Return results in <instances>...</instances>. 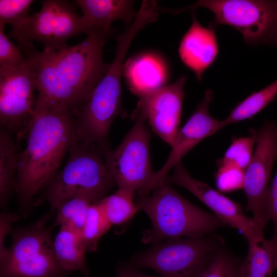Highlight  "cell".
Masks as SVG:
<instances>
[{
	"instance_id": "6da1fadb",
	"label": "cell",
	"mask_w": 277,
	"mask_h": 277,
	"mask_svg": "<svg viewBox=\"0 0 277 277\" xmlns=\"http://www.w3.org/2000/svg\"><path fill=\"white\" fill-rule=\"evenodd\" d=\"M74 126V116L65 108H54L34 117L26 146L18 155L15 192L22 215H27L35 196L58 172L75 140Z\"/></svg>"
},
{
	"instance_id": "7a4b0ae2",
	"label": "cell",
	"mask_w": 277,
	"mask_h": 277,
	"mask_svg": "<svg viewBox=\"0 0 277 277\" xmlns=\"http://www.w3.org/2000/svg\"><path fill=\"white\" fill-rule=\"evenodd\" d=\"M167 180L145 193H136L134 201L147 214L152 227L143 234V242L155 244L183 238H200L227 226L214 213L193 205L180 195Z\"/></svg>"
},
{
	"instance_id": "3957f363",
	"label": "cell",
	"mask_w": 277,
	"mask_h": 277,
	"mask_svg": "<svg viewBox=\"0 0 277 277\" xmlns=\"http://www.w3.org/2000/svg\"><path fill=\"white\" fill-rule=\"evenodd\" d=\"M105 151L87 143L74 141L64 167L46 188L44 200L52 216L58 207L73 197L85 195L96 203L107 196L115 186L106 165Z\"/></svg>"
},
{
	"instance_id": "277c9868",
	"label": "cell",
	"mask_w": 277,
	"mask_h": 277,
	"mask_svg": "<svg viewBox=\"0 0 277 277\" xmlns=\"http://www.w3.org/2000/svg\"><path fill=\"white\" fill-rule=\"evenodd\" d=\"M129 48L124 42L117 44L109 70L80 108L74 117L75 141L95 145L105 151L111 149L108 135L112 124L117 116H125L121 78Z\"/></svg>"
},
{
	"instance_id": "5b68a950",
	"label": "cell",
	"mask_w": 277,
	"mask_h": 277,
	"mask_svg": "<svg viewBox=\"0 0 277 277\" xmlns=\"http://www.w3.org/2000/svg\"><path fill=\"white\" fill-rule=\"evenodd\" d=\"M224 245V239L215 233L170 239L135 254L127 265L153 269L162 277H199Z\"/></svg>"
},
{
	"instance_id": "8992f818",
	"label": "cell",
	"mask_w": 277,
	"mask_h": 277,
	"mask_svg": "<svg viewBox=\"0 0 277 277\" xmlns=\"http://www.w3.org/2000/svg\"><path fill=\"white\" fill-rule=\"evenodd\" d=\"M45 214L31 225L12 229V243L0 258V277H62Z\"/></svg>"
},
{
	"instance_id": "52a82bcc",
	"label": "cell",
	"mask_w": 277,
	"mask_h": 277,
	"mask_svg": "<svg viewBox=\"0 0 277 277\" xmlns=\"http://www.w3.org/2000/svg\"><path fill=\"white\" fill-rule=\"evenodd\" d=\"M94 30L70 2L45 0L38 12L12 25L7 36L19 41L22 46L39 42L44 47L43 51L53 52L69 47L66 42L71 37L81 33L87 35Z\"/></svg>"
},
{
	"instance_id": "ba28073f",
	"label": "cell",
	"mask_w": 277,
	"mask_h": 277,
	"mask_svg": "<svg viewBox=\"0 0 277 277\" xmlns=\"http://www.w3.org/2000/svg\"><path fill=\"white\" fill-rule=\"evenodd\" d=\"M198 8H206L214 14L209 28L215 30L220 25H229L239 31L250 45L267 44L277 24V1L200 0L183 8H164L163 11L178 14Z\"/></svg>"
},
{
	"instance_id": "9c48e42d",
	"label": "cell",
	"mask_w": 277,
	"mask_h": 277,
	"mask_svg": "<svg viewBox=\"0 0 277 277\" xmlns=\"http://www.w3.org/2000/svg\"><path fill=\"white\" fill-rule=\"evenodd\" d=\"M132 127L114 150L105 152L107 168L118 189L135 194L146 190L155 175L152 168L151 133L145 120L132 112Z\"/></svg>"
},
{
	"instance_id": "30bf717a",
	"label": "cell",
	"mask_w": 277,
	"mask_h": 277,
	"mask_svg": "<svg viewBox=\"0 0 277 277\" xmlns=\"http://www.w3.org/2000/svg\"><path fill=\"white\" fill-rule=\"evenodd\" d=\"M108 36L104 32L95 30L73 46L53 52L43 51L81 105L111 65L105 63L103 59V47Z\"/></svg>"
},
{
	"instance_id": "8fae6325",
	"label": "cell",
	"mask_w": 277,
	"mask_h": 277,
	"mask_svg": "<svg viewBox=\"0 0 277 277\" xmlns=\"http://www.w3.org/2000/svg\"><path fill=\"white\" fill-rule=\"evenodd\" d=\"M23 66L0 69V124L15 138L17 146L25 138L34 117L36 75L32 60Z\"/></svg>"
},
{
	"instance_id": "7c38bea8",
	"label": "cell",
	"mask_w": 277,
	"mask_h": 277,
	"mask_svg": "<svg viewBox=\"0 0 277 277\" xmlns=\"http://www.w3.org/2000/svg\"><path fill=\"white\" fill-rule=\"evenodd\" d=\"M256 147L244 171L243 188L247 210L251 212L258 235H264L269 220L266 211V197L274 163L277 160V121H266L253 132Z\"/></svg>"
},
{
	"instance_id": "4fadbf2b",
	"label": "cell",
	"mask_w": 277,
	"mask_h": 277,
	"mask_svg": "<svg viewBox=\"0 0 277 277\" xmlns=\"http://www.w3.org/2000/svg\"><path fill=\"white\" fill-rule=\"evenodd\" d=\"M186 80L185 76L180 75L173 83L139 96L133 111L142 116L153 132L170 146L180 129Z\"/></svg>"
},
{
	"instance_id": "5bb4252c",
	"label": "cell",
	"mask_w": 277,
	"mask_h": 277,
	"mask_svg": "<svg viewBox=\"0 0 277 277\" xmlns=\"http://www.w3.org/2000/svg\"><path fill=\"white\" fill-rule=\"evenodd\" d=\"M167 179L171 184L182 187L207 206L227 226L240 231L248 243L259 238L252 217L245 215L241 206L234 201L212 189L205 183L192 177L182 161L173 168Z\"/></svg>"
},
{
	"instance_id": "9a60e30c",
	"label": "cell",
	"mask_w": 277,
	"mask_h": 277,
	"mask_svg": "<svg viewBox=\"0 0 277 277\" xmlns=\"http://www.w3.org/2000/svg\"><path fill=\"white\" fill-rule=\"evenodd\" d=\"M22 47L24 56L32 60L35 71L37 95L34 117L56 107L68 109L75 117L81 104L46 53L35 51L33 45Z\"/></svg>"
},
{
	"instance_id": "2e32d148",
	"label": "cell",
	"mask_w": 277,
	"mask_h": 277,
	"mask_svg": "<svg viewBox=\"0 0 277 277\" xmlns=\"http://www.w3.org/2000/svg\"><path fill=\"white\" fill-rule=\"evenodd\" d=\"M214 95L211 89L205 91L203 99L188 120L181 128L172 144L170 152L161 168L155 173L153 180L148 188L164 181L171 169L182 161V159L205 138L213 135L223 129L221 121L212 117L209 111Z\"/></svg>"
},
{
	"instance_id": "e0dca14e",
	"label": "cell",
	"mask_w": 277,
	"mask_h": 277,
	"mask_svg": "<svg viewBox=\"0 0 277 277\" xmlns=\"http://www.w3.org/2000/svg\"><path fill=\"white\" fill-rule=\"evenodd\" d=\"M191 13L192 24L180 42L179 54L183 63L201 82L205 71L216 60L219 47L215 30L201 25L195 11Z\"/></svg>"
},
{
	"instance_id": "ac0fdd59",
	"label": "cell",
	"mask_w": 277,
	"mask_h": 277,
	"mask_svg": "<svg viewBox=\"0 0 277 277\" xmlns=\"http://www.w3.org/2000/svg\"><path fill=\"white\" fill-rule=\"evenodd\" d=\"M123 75L131 92L138 97L166 85L169 71L161 56L147 52L128 59Z\"/></svg>"
},
{
	"instance_id": "d6986e66",
	"label": "cell",
	"mask_w": 277,
	"mask_h": 277,
	"mask_svg": "<svg viewBox=\"0 0 277 277\" xmlns=\"http://www.w3.org/2000/svg\"><path fill=\"white\" fill-rule=\"evenodd\" d=\"M81 9L83 17L94 29L109 35L112 33L111 25L120 19L126 25L134 20L137 12L133 1L129 0H76Z\"/></svg>"
},
{
	"instance_id": "ffe728a7",
	"label": "cell",
	"mask_w": 277,
	"mask_h": 277,
	"mask_svg": "<svg viewBox=\"0 0 277 277\" xmlns=\"http://www.w3.org/2000/svg\"><path fill=\"white\" fill-rule=\"evenodd\" d=\"M56 260L65 272L79 271L84 276L89 274L85 263L87 247L81 233L61 226L53 241Z\"/></svg>"
},
{
	"instance_id": "44dd1931",
	"label": "cell",
	"mask_w": 277,
	"mask_h": 277,
	"mask_svg": "<svg viewBox=\"0 0 277 277\" xmlns=\"http://www.w3.org/2000/svg\"><path fill=\"white\" fill-rule=\"evenodd\" d=\"M277 268V241L264 238L248 243L240 268L241 277H272Z\"/></svg>"
},
{
	"instance_id": "7402d4cb",
	"label": "cell",
	"mask_w": 277,
	"mask_h": 277,
	"mask_svg": "<svg viewBox=\"0 0 277 277\" xmlns=\"http://www.w3.org/2000/svg\"><path fill=\"white\" fill-rule=\"evenodd\" d=\"M18 146L14 137L6 130H0V203L5 207L15 191Z\"/></svg>"
},
{
	"instance_id": "603a6c76",
	"label": "cell",
	"mask_w": 277,
	"mask_h": 277,
	"mask_svg": "<svg viewBox=\"0 0 277 277\" xmlns=\"http://www.w3.org/2000/svg\"><path fill=\"white\" fill-rule=\"evenodd\" d=\"M277 96V80L238 103L229 115L221 121L223 128L253 117L273 102Z\"/></svg>"
},
{
	"instance_id": "cb8c5ba5",
	"label": "cell",
	"mask_w": 277,
	"mask_h": 277,
	"mask_svg": "<svg viewBox=\"0 0 277 277\" xmlns=\"http://www.w3.org/2000/svg\"><path fill=\"white\" fill-rule=\"evenodd\" d=\"M134 196L135 194L118 189L98 202L111 226L125 224L140 210Z\"/></svg>"
},
{
	"instance_id": "d4e9b609",
	"label": "cell",
	"mask_w": 277,
	"mask_h": 277,
	"mask_svg": "<svg viewBox=\"0 0 277 277\" xmlns=\"http://www.w3.org/2000/svg\"><path fill=\"white\" fill-rule=\"evenodd\" d=\"M95 203L93 199L85 195L66 200L57 209L53 226L68 227L81 233L89 208Z\"/></svg>"
},
{
	"instance_id": "484cf974",
	"label": "cell",
	"mask_w": 277,
	"mask_h": 277,
	"mask_svg": "<svg viewBox=\"0 0 277 277\" xmlns=\"http://www.w3.org/2000/svg\"><path fill=\"white\" fill-rule=\"evenodd\" d=\"M111 225L98 202L89 208L81 232L88 251L96 250L101 238L110 229Z\"/></svg>"
},
{
	"instance_id": "4316f807",
	"label": "cell",
	"mask_w": 277,
	"mask_h": 277,
	"mask_svg": "<svg viewBox=\"0 0 277 277\" xmlns=\"http://www.w3.org/2000/svg\"><path fill=\"white\" fill-rule=\"evenodd\" d=\"M243 261L224 245L214 255L199 277H241Z\"/></svg>"
},
{
	"instance_id": "83f0119b",
	"label": "cell",
	"mask_w": 277,
	"mask_h": 277,
	"mask_svg": "<svg viewBox=\"0 0 277 277\" xmlns=\"http://www.w3.org/2000/svg\"><path fill=\"white\" fill-rule=\"evenodd\" d=\"M255 144L253 133L249 136L233 138L223 157L216 164H230L245 170L251 161Z\"/></svg>"
},
{
	"instance_id": "f1b7e54d",
	"label": "cell",
	"mask_w": 277,
	"mask_h": 277,
	"mask_svg": "<svg viewBox=\"0 0 277 277\" xmlns=\"http://www.w3.org/2000/svg\"><path fill=\"white\" fill-rule=\"evenodd\" d=\"M215 183L221 192H231L243 188L244 171L230 164H216Z\"/></svg>"
},
{
	"instance_id": "f546056e",
	"label": "cell",
	"mask_w": 277,
	"mask_h": 277,
	"mask_svg": "<svg viewBox=\"0 0 277 277\" xmlns=\"http://www.w3.org/2000/svg\"><path fill=\"white\" fill-rule=\"evenodd\" d=\"M5 27L0 25V69L16 68L24 65L27 58L5 34Z\"/></svg>"
},
{
	"instance_id": "4dcf8cb0",
	"label": "cell",
	"mask_w": 277,
	"mask_h": 277,
	"mask_svg": "<svg viewBox=\"0 0 277 277\" xmlns=\"http://www.w3.org/2000/svg\"><path fill=\"white\" fill-rule=\"evenodd\" d=\"M34 1L0 0V25L12 26L28 15Z\"/></svg>"
},
{
	"instance_id": "1f68e13d",
	"label": "cell",
	"mask_w": 277,
	"mask_h": 277,
	"mask_svg": "<svg viewBox=\"0 0 277 277\" xmlns=\"http://www.w3.org/2000/svg\"><path fill=\"white\" fill-rule=\"evenodd\" d=\"M265 206L268 217L273 224V235L272 239L277 241V170L267 188Z\"/></svg>"
},
{
	"instance_id": "d6a6232c",
	"label": "cell",
	"mask_w": 277,
	"mask_h": 277,
	"mask_svg": "<svg viewBox=\"0 0 277 277\" xmlns=\"http://www.w3.org/2000/svg\"><path fill=\"white\" fill-rule=\"evenodd\" d=\"M19 219V216L15 213L2 212L0 215V258H2L7 248L4 245L6 236L10 234L12 230L13 224Z\"/></svg>"
},
{
	"instance_id": "836d02e7",
	"label": "cell",
	"mask_w": 277,
	"mask_h": 277,
	"mask_svg": "<svg viewBox=\"0 0 277 277\" xmlns=\"http://www.w3.org/2000/svg\"><path fill=\"white\" fill-rule=\"evenodd\" d=\"M116 277H132L130 267L127 264L120 266L117 270Z\"/></svg>"
},
{
	"instance_id": "e575fe53",
	"label": "cell",
	"mask_w": 277,
	"mask_h": 277,
	"mask_svg": "<svg viewBox=\"0 0 277 277\" xmlns=\"http://www.w3.org/2000/svg\"><path fill=\"white\" fill-rule=\"evenodd\" d=\"M267 44L277 45V24L274 30L270 35Z\"/></svg>"
},
{
	"instance_id": "d590c367",
	"label": "cell",
	"mask_w": 277,
	"mask_h": 277,
	"mask_svg": "<svg viewBox=\"0 0 277 277\" xmlns=\"http://www.w3.org/2000/svg\"><path fill=\"white\" fill-rule=\"evenodd\" d=\"M129 267L130 268V272H131L132 277H156L155 276L149 275L148 274L143 273L141 272L140 271H139L138 270H137V269L132 268L130 266Z\"/></svg>"
}]
</instances>
